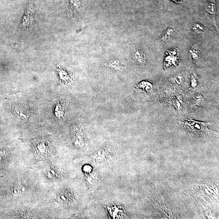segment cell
<instances>
[{
	"label": "cell",
	"mask_w": 219,
	"mask_h": 219,
	"mask_svg": "<svg viewBox=\"0 0 219 219\" xmlns=\"http://www.w3.org/2000/svg\"><path fill=\"white\" fill-rule=\"evenodd\" d=\"M182 123L184 128L186 129L189 133L199 135L214 133V132L208 128L205 123L196 122L192 120L185 121Z\"/></svg>",
	"instance_id": "6da1fadb"
},
{
	"label": "cell",
	"mask_w": 219,
	"mask_h": 219,
	"mask_svg": "<svg viewBox=\"0 0 219 219\" xmlns=\"http://www.w3.org/2000/svg\"><path fill=\"white\" fill-rule=\"evenodd\" d=\"M179 50L177 48L169 50L166 52L164 58V67L167 69L172 67H175L179 63Z\"/></svg>",
	"instance_id": "7a4b0ae2"
},
{
	"label": "cell",
	"mask_w": 219,
	"mask_h": 219,
	"mask_svg": "<svg viewBox=\"0 0 219 219\" xmlns=\"http://www.w3.org/2000/svg\"><path fill=\"white\" fill-rule=\"evenodd\" d=\"M113 156L112 150L109 148H102L92 155L93 161L98 163H106L112 159Z\"/></svg>",
	"instance_id": "3957f363"
},
{
	"label": "cell",
	"mask_w": 219,
	"mask_h": 219,
	"mask_svg": "<svg viewBox=\"0 0 219 219\" xmlns=\"http://www.w3.org/2000/svg\"><path fill=\"white\" fill-rule=\"evenodd\" d=\"M34 13L31 7H29L25 11L20 25L19 30H28L31 29L34 23Z\"/></svg>",
	"instance_id": "277c9868"
},
{
	"label": "cell",
	"mask_w": 219,
	"mask_h": 219,
	"mask_svg": "<svg viewBox=\"0 0 219 219\" xmlns=\"http://www.w3.org/2000/svg\"><path fill=\"white\" fill-rule=\"evenodd\" d=\"M74 142L77 147L83 148L87 142V139L83 128L81 126L76 127L74 134Z\"/></svg>",
	"instance_id": "5b68a950"
},
{
	"label": "cell",
	"mask_w": 219,
	"mask_h": 219,
	"mask_svg": "<svg viewBox=\"0 0 219 219\" xmlns=\"http://www.w3.org/2000/svg\"><path fill=\"white\" fill-rule=\"evenodd\" d=\"M59 77V84L60 85H64L70 83L74 80L73 75L64 69H62L58 65L56 66Z\"/></svg>",
	"instance_id": "8992f818"
},
{
	"label": "cell",
	"mask_w": 219,
	"mask_h": 219,
	"mask_svg": "<svg viewBox=\"0 0 219 219\" xmlns=\"http://www.w3.org/2000/svg\"><path fill=\"white\" fill-rule=\"evenodd\" d=\"M74 194L69 191H63L57 195V199L59 202L64 204L72 203L74 199Z\"/></svg>",
	"instance_id": "52a82bcc"
},
{
	"label": "cell",
	"mask_w": 219,
	"mask_h": 219,
	"mask_svg": "<svg viewBox=\"0 0 219 219\" xmlns=\"http://www.w3.org/2000/svg\"><path fill=\"white\" fill-rule=\"evenodd\" d=\"M26 189V187L24 184L19 182L12 187L11 193L13 196H17L24 193Z\"/></svg>",
	"instance_id": "ba28073f"
},
{
	"label": "cell",
	"mask_w": 219,
	"mask_h": 219,
	"mask_svg": "<svg viewBox=\"0 0 219 219\" xmlns=\"http://www.w3.org/2000/svg\"><path fill=\"white\" fill-rule=\"evenodd\" d=\"M133 58L135 60L141 65H143L146 62V57L144 53L142 51L137 50L134 53Z\"/></svg>",
	"instance_id": "9c48e42d"
},
{
	"label": "cell",
	"mask_w": 219,
	"mask_h": 219,
	"mask_svg": "<svg viewBox=\"0 0 219 219\" xmlns=\"http://www.w3.org/2000/svg\"><path fill=\"white\" fill-rule=\"evenodd\" d=\"M109 67L116 72H119L123 71L125 68L124 63L118 60H112L109 63Z\"/></svg>",
	"instance_id": "30bf717a"
},
{
	"label": "cell",
	"mask_w": 219,
	"mask_h": 219,
	"mask_svg": "<svg viewBox=\"0 0 219 219\" xmlns=\"http://www.w3.org/2000/svg\"><path fill=\"white\" fill-rule=\"evenodd\" d=\"M200 49L198 46L194 44L191 46L189 49V53L192 60L194 61L198 60L200 55Z\"/></svg>",
	"instance_id": "8fae6325"
},
{
	"label": "cell",
	"mask_w": 219,
	"mask_h": 219,
	"mask_svg": "<svg viewBox=\"0 0 219 219\" xmlns=\"http://www.w3.org/2000/svg\"><path fill=\"white\" fill-rule=\"evenodd\" d=\"M23 108L17 107L15 110V113L16 115H18V117L23 120H27L29 118L30 114L27 113V111Z\"/></svg>",
	"instance_id": "7c38bea8"
},
{
	"label": "cell",
	"mask_w": 219,
	"mask_h": 219,
	"mask_svg": "<svg viewBox=\"0 0 219 219\" xmlns=\"http://www.w3.org/2000/svg\"><path fill=\"white\" fill-rule=\"evenodd\" d=\"M174 31L171 28H169L164 32L161 37L162 42H167L173 36Z\"/></svg>",
	"instance_id": "4fadbf2b"
},
{
	"label": "cell",
	"mask_w": 219,
	"mask_h": 219,
	"mask_svg": "<svg viewBox=\"0 0 219 219\" xmlns=\"http://www.w3.org/2000/svg\"><path fill=\"white\" fill-rule=\"evenodd\" d=\"M205 29L204 26L202 24H199V23H195L193 24L192 28H191V31L193 34L195 35H200L204 33Z\"/></svg>",
	"instance_id": "5bb4252c"
},
{
	"label": "cell",
	"mask_w": 219,
	"mask_h": 219,
	"mask_svg": "<svg viewBox=\"0 0 219 219\" xmlns=\"http://www.w3.org/2000/svg\"><path fill=\"white\" fill-rule=\"evenodd\" d=\"M138 87L141 89H142L144 91L150 92L152 90V84L150 83L149 82L143 81L138 85Z\"/></svg>",
	"instance_id": "9a60e30c"
},
{
	"label": "cell",
	"mask_w": 219,
	"mask_h": 219,
	"mask_svg": "<svg viewBox=\"0 0 219 219\" xmlns=\"http://www.w3.org/2000/svg\"><path fill=\"white\" fill-rule=\"evenodd\" d=\"M56 107V112H57L56 115V117H63L64 112H65V107L64 105L62 104H58Z\"/></svg>",
	"instance_id": "2e32d148"
},
{
	"label": "cell",
	"mask_w": 219,
	"mask_h": 219,
	"mask_svg": "<svg viewBox=\"0 0 219 219\" xmlns=\"http://www.w3.org/2000/svg\"><path fill=\"white\" fill-rule=\"evenodd\" d=\"M87 181L88 182V183L90 185L91 187L93 186V184L95 185L97 184V177L96 175H90L89 177H87Z\"/></svg>",
	"instance_id": "e0dca14e"
},
{
	"label": "cell",
	"mask_w": 219,
	"mask_h": 219,
	"mask_svg": "<svg viewBox=\"0 0 219 219\" xmlns=\"http://www.w3.org/2000/svg\"><path fill=\"white\" fill-rule=\"evenodd\" d=\"M174 105L177 110H181L183 107L182 102L179 98L175 99L174 101Z\"/></svg>",
	"instance_id": "ac0fdd59"
},
{
	"label": "cell",
	"mask_w": 219,
	"mask_h": 219,
	"mask_svg": "<svg viewBox=\"0 0 219 219\" xmlns=\"http://www.w3.org/2000/svg\"><path fill=\"white\" fill-rule=\"evenodd\" d=\"M70 3L72 7L75 9H77L80 5L79 0H70Z\"/></svg>",
	"instance_id": "d6986e66"
},
{
	"label": "cell",
	"mask_w": 219,
	"mask_h": 219,
	"mask_svg": "<svg viewBox=\"0 0 219 219\" xmlns=\"http://www.w3.org/2000/svg\"><path fill=\"white\" fill-rule=\"evenodd\" d=\"M194 101L195 104H197V105H199L202 103L203 99L201 96L198 95V96H196V97L194 99Z\"/></svg>",
	"instance_id": "ffe728a7"
},
{
	"label": "cell",
	"mask_w": 219,
	"mask_h": 219,
	"mask_svg": "<svg viewBox=\"0 0 219 219\" xmlns=\"http://www.w3.org/2000/svg\"><path fill=\"white\" fill-rule=\"evenodd\" d=\"M191 85L192 87H194L197 85V81L194 75H192L191 78Z\"/></svg>",
	"instance_id": "44dd1931"
},
{
	"label": "cell",
	"mask_w": 219,
	"mask_h": 219,
	"mask_svg": "<svg viewBox=\"0 0 219 219\" xmlns=\"http://www.w3.org/2000/svg\"><path fill=\"white\" fill-rule=\"evenodd\" d=\"M83 169L84 171L86 173H91L92 171L91 167H90L89 166H88V165L85 166Z\"/></svg>",
	"instance_id": "7402d4cb"
},
{
	"label": "cell",
	"mask_w": 219,
	"mask_h": 219,
	"mask_svg": "<svg viewBox=\"0 0 219 219\" xmlns=\"http://www.w3.org/2000/svg\"><path fill=\"white\" fill-rule=\"evenodd\" d=\"M173 1H175V2H180L182 1H183V0H173Z\"/></svg>",
	"instance_id": "603a6c76"
}]
</instances>
